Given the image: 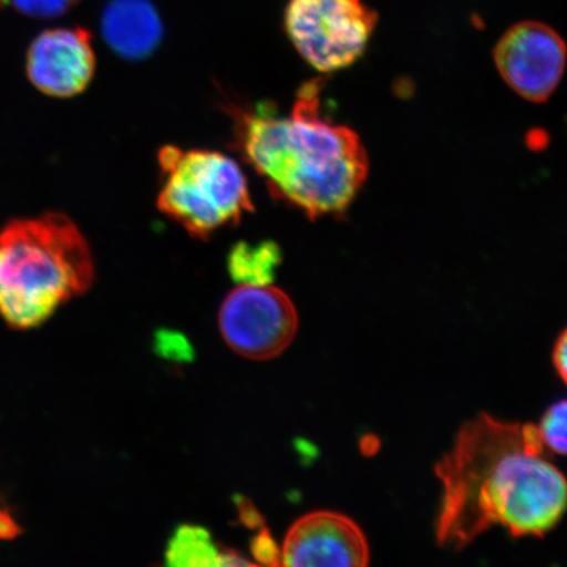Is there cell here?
I'll list each match as a JSON object with an SVG mask.
<instances>
[{
    "label": "cell",
    "mask_w": 567,
    "mask_h": 567,
    "mask_svg": "<svg viewBox=\"0 0 567 567\" xmlns=\"http://www.w3.org/2000/svg\"><path fill=\"white\" fill-rule=\"evenodd\" d=\"M234 502H236L238 508L239 520L245 527L250 529L265 527L264 515L258 512V508L255 507L250 499L246 498L244 495H237Z\"/></svg>",
    "instance_id": "obj_17"
},
{
    "label": "cell",
    "mask_w": 567,
    "mask_h": 567,
    "mask_svg": "<svg viewBox=\"0 0 567 567\" xmlns=\"http://www.w3.org/2000/svg\"><path fill=\"white\" fill-rule=\"evenodd\" d=\"M551 358L559 379L567 386V328L558 336Z\"/></svg>",
    "instance_id": "obj_18"
},
{
    "label": "cell",
    "mask_w": 567,
    "mask_h": 567,
    "mask_svg": "<svg viewBox=\"0 0 567 567\" xmlns=\"http://www.w3.org/2000/svg\"><path fill=\"white\" fill-rule=\"evenodd\" d=\"M7 2L28 17L51 19L63 16L80 0H7Z\"/></svg>",
    "instance_id": "obj_15"
},
{
    "label": "cell",
    "mask_w": 567,
    "mask_h": 567,
    "mask_svg": "<svg viewBox=\"0 0 567 567\" xmlns=\"http://www.w3.org/2000/svg\"><path fill=\"white\" fill-rule=\"evenodd\" d=\"M284 24L302 59L330 74L364 54L378 13L364 0H289Z\"/></svg>",
    "instance_id": "obj_5"
},
{
    "label": "cell",
    "mask_w": 567,
    "mask_h": 567,
    "mask_svg": "<svg viewBox=\"0 0 567 567\" xmlns=\"http://www.w3.org/2000/svg\"><path fill=\"white\" fill-rule=\"evenodd\" d=\"M251 555L257 565L281 566V548L266 527L259 528L257 536L252 537Z\"/></svg>",
    "instance_id": "obj_16"
},
{
    "label": "cell",
    "mask_w": 567,
    "mask_h": 567,
    "mask_svg": "<svg viewBox=\"0 0 567 567\" xmlns=\"http://www.w3.org/2000/svg\"><path fill=\"white\" fill-rule=\"evenodd\" d=\"M165 558L173 567L221 566L223 548L213 542L207 528L183 524L169 538Z\"/></svg>",
    "instance_id": "obj_12"
},
{
    "label": "cell",
    "mask_w": 567,
    "mask_h": 567,
    "mask_svg": "<svg viewBox=\"0 0 567 567\" xmlns=\"http://www.w3.org/2000/svg\"><path fill=\"white\" fill-rule=\"evenodd\" d=\"M300 318L292 300L274 286H239L219 309V331L229 349L252 361L279 358L293 343Z\"/></svg>",
    "instance_id": "obj_6"
},
{
    "label": "cell",
    "mask_w": 567,
    "mask_h": 567,
    "mask_svg": "<svg viewBox=\"0 0 567 567\" xmlns=\"http://www.w3.org/2000/svg\"><path fill=\"white\" fill-rule=\"evenodd\" d=\"M96 59L91 34L82 28L47 31L28 52L27 71L31 82L49 96L71 97L87 89Z\"/></svg>",
    "instance_id": "obj_9"
},
{
    "label": "cell",
    "mask_w": 567,
    "mask_h": 567,
    "mask_svg": "<svg viewBox=\"0 0 567 567\" xmlns=\"http://www.w3.org/2000/svg\"><path fill=\"white\" fill-rule=\"evenodd\" d=\"M495 66L517 95L545 103L561 82L567 48L553 28L538 21H522L502 35L494 49Z\"/></svg>",
    "instance_id": "obj_7"
},
{
    "label": "cell",
    "mask_w": 567,
    "mask_h": 567,
    "mask_svg": "<svg viewBox=\"0 0 567 567\" xmlns=\"http://www.w3.org/2000/svg\"><path fill=\"white\" fill-rule=\"evenodd\" d=\"M102 32L113 52L140 61L158 48L163 25L148 0H111L103 12Z\"/></svg>",
    "instance_id": "obj_10"
},
{
    "label": "cell",
    "mask_w": 567,
    "mask_h": 567,
    "mask_svg": "<svg viewBox=\"0 0 567 567\" xmlns=\"http://www.w3.org/2000/svg\"><path fill=\"white\" fill-rule=\"evenodd\" d=\"M439 545L460 551L493 527L544 537L567 509V478L553 464L537 425L480 413L439 461Z\"/></svg>",
    "instance_id": "obj_1"
},
{
    "label": "cell",
    "mask_w": 567,
    "mask_h": 567,
    "mask_svg": "<svg viewBox=\"0 0 567 567\" xmlns=\"http://www.w3.org/2000/svg\"><path fill=\"white\" fill-rule=\"evenodd\" d=\"M371 563L370 544L359 524L336 512L303 515L287 532L281 566L364 567Z\"/></svg>",
    "instance_id": "obj_8"
},
{
    "label": "cell",
    "mask_w": 567,
    "mask_h": 567,
    "mask_svg": "<svg viewBox=\"0 0 567 567\" xmlns=\"http://www.w3.org/2000/svg\"><path fill=\"white\" fill-rule=\"evenodd\" d=\"M537 430L545 449L557 455L567 456V400L553 403L545 411Z\"/></svg>",
    "instance_id": "obj_13"
},
{
    "label": "cell",
    "mask_w": 567,
    "mask_h": 567,
    "mask_svg": "<svg viewBox=\"0 0 567 567\" xmlns=\"http://www.w3.org/2000/svg\"><path fill=\"white\" fill-rule=\"evenodd\" d=\"M17 524L7 514L0 513V538H11L18 534Z\"/></svg>",
    "instance_id": "obj_19"
},
{
    "label": "cell",
    "mask_w": 567,
    "mask_h": 567,
    "mask_svg": "<svg viewBox=\"0 0 567 567\" xmlns=\"http://www.w3.org/2000/svg\"><path fill=\"white\" fill-rule=\"evenodd\" d=\"M282 264V251L274 240H240L228 255V271L239 286H271Z\"/></svg>",
    "instance_id": "obj_11"
},
{
    "label": "cell",
    "mask_w": 567,
    "mask_h": 567,
    "mask_svg": "<svg viewBox=\"0 0 567 567\" xmlns=\"http://www.w3.org/2000/svg\"><path fill=\"white\" fill-rule=\"evenodd\" d=\"M321 94V82L305 83L287 115L274 105H229L240 157L276 200L310 219L344 215L370 172L358 134L323 115Z\"/></svg>",
    "instance_id": "obj_2"
},
{
    "label": "cell",
    "mask_w": 567,
    "mask_h": 567,
    "mask_svg": "<svg viewBox=\"0 0 567 567\" xmlns=\"http://www.w3.org/2000/svg\"><path fill=\"white\" fill-rule=\"evenodd\" d=\"M87 240L65 215L18 219L0 231V316L11 328L44 323L94 281Z\"/></svg>",
    "instance_id": "obj_3"
},
{
    "label": "cell",
    "mask_w": 567,
    "mask_h": 567,
    "mask_svg": "<svg viewBox=\"0 0 567 567\" xmlns=\"http://www.w3.org/2000/svg\"><path fill=\"white\" fill-rule=\"evenodd\" d=\"M158 209L189 236L207 240L254 210L246 176L228 155L162 147Z\"/></svg>",
    "instance_id": "obj_4"
},
{
    "label": "cell",
    "mask_w": 567,
    "mask_h": 567,
    "mask_svg": "<svg viewBox=\"0 0 567 567\" xmlns=\"http://www.w3.org/2000/svg\"><path fill=\"white\" fill-rule=\"evenodd\" d=\"M154 347L161 358L179 361V363L190 361L195 357L188 339L175 331H158L155 336Z\"/></svg>",
    "instance_id": "obj_14"
}]
</instances>
